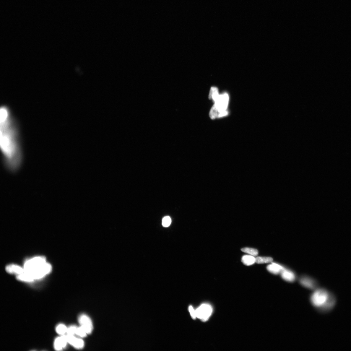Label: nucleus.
Masks as SVG:
<instances>
[{
    "label": "nucleus",
    "instance_id": "23",
    "mask_svg": "<svg viewBox=\"0 0 351 351\" xmlns=\"http://www.w3.org/2000/svg\"><path fill=\"white\" fill-rule=\"evenodd\" d=\"M189 311L191 316L193 319H194L196 317V311H195L192 307L190 306L189 307Z\"/></svg>",
    "mask_w": 351,
    "mask_h": 351
},
{
    "label": "nucleus",
    "instance_id": "21",
    "mask_svg": "<svg viewBox=\"0 0 351 351\" xmlns=\"http://www.w3.org/2000/svg\"><path fill=\"white\" fill-rule=\"evenodd\" d=\"M76 334L81 337H85L87 334L86 331L81 326L77 328Z\"/></svg>",
    "mask_w": 351,
    "mask_h": 351
},
{
    "label": "nucleus",
    "instance_id": "1",
    "mask_svg": "<svg viewBox=\"0 0 351 351\" xmlns=\"http://www.w3.org/2000/svg\"><path fill=\"white\" fill-rule=\"evenodd\" d=\"M0 145L5 167L12 172L21 166L23 154L18 123L10 109L3 105L0 110Z\"/></svg>",
    "mask_w": 351,
    "mask_h": 351
},
{
    "label": "nucleus",
    "instance_id": "10",
    "mask_svg": "<svg viewBox=\"0 0 351 351\" xmlns=\"http://www.w3.org/2000/svg\"><path fill=\"white\" fill-rule=\"evenodd\" d=\"M6 271L11 274H15L19 275L22 274L24 272L23 268L16 264H12L6 266Z\"/></svg>",
    "mask_w": 351,
    "mask_h": 351
},
{
    "label": "nucleus",
    "instance_id": "24",
    "mask_svg": "<svg viewBox=\"0 0 351 351\" xmlns=\"http://www.w3.org/2000/svg\"><path fill=\"white\" fill-rule=\"evenodd\" d=\"M228 112L227 110L220 112L218 116V118H222V117L226 116L228 115Z\"/></svg>",
    "mask_w": 351,
    "mask_h": 351
},
{
    "label": "nucleus",
    "instance_id": "15",
    "mask_svg": "<svg viewBox=\"0 0 351 351\" xmlns=\"http://www.w3.org/2000/svg\"><path fill=\"white\" fill-rule=\"evenodd\" d=\"M219 95L218 90L217 88L215 87L211 88L209 95V99L213 100L214 102Z\"/></svg>",
    "mask_w": 351,
    "mask_h": 351
},
{
    "label": "nucleus",
    "instance_id": "20",
    "mask_svg": "<svg viewBox=\"0 0 351 351\" xmlns=\"http://www.w3.org/2000/svg\"><path fill=\"white\" fill-rule=\"evenodd\" d=\"M171 222L170 217L169 216L164 217L162 220V225L164 227H167L170 226Z\"/></svg>",
    "mask_w": 351,
    "mask_h": 351
},
{
    "label": "nucleus",
    "instance_id": "9",
    "mask_svg": "<svg viewBox=\"0 0 351 351\" xmlns=\"http://www.w3.org/2000/svg\"><path fill=\"white\" fill-rule=\"evenodd\" d=\"M67 342L77 349H81L84 346V342L82 339H77L73 336H66Z\"/></svg>",
    "mask_w": 351,
    "mask_h": 351
},
{
    "label": "nucleus",
    "instance_id": "17",
    "mask_svg": "<svg viewBox=\"0 0 351 351\" xmlns=\"http://www.w3.org/2000/svg\"><path fill=\"white\" fill-rule=\"evenodd\" d=\"M241 251L253 256H256L258 254V250L256 249L245 248L241 249Z\"/></svg>",
    "mask_w": 351,
    "mask_h": 351
},
{
    "label": "nucleus",
    "instance_id": "19",
    "mask_svg": "<svg viewBox=\"0 0 351 351\" xmlns=\"http://www.w3.org/2000/svg\"><path fill=\"white\" fill-rule=\"evenodd\" d=\"M67 329L65 325L60 324L57 326L56 331L58 334L63 335L67 332Z\"/></svg>",
    "mask_w": 351,
    "mask_h": 351
},
{
    "label": "nucleus",
    "instance_id": "8",
    "mask_svg": "<svg viewBox=\"0 0 351 351\" xmlns=\"http://www.w3.org/2000/svg\"><path fill=\"white\" fill-rule=\"evenodd\" d=\"M302 286L311 290H315L317 288V282L314 279L307 276H303L300 280Z\"/></svg>",
    "mask_w": 351,
    "mask_h": 351
},
{
    "label": "nucleus",
    "instance_id": "4",
    "mask_svg": "<svg viewBox=\"0 0 351 351\" xmlns=\"http://www.w3.org/2000/svg\"><path fill=\"white\" fill-rule=\"evenodd\" d=\"M212 311V308L210 305L204 304L196 311V316L203 321H206L209 319Z\"/></svg>",
    "mask_w": 351,
    "mask_h": 351
},
{
    "label": "nucleus",
    "instance_id": "2",
    "mask_svg": "<svg viewBox=\"0 0 351 351\" xmlns=\"http://www.w3.org/2000/svg\"><path fill=\"white\" fill-rule=\"evenodd\" d=\"M25 274L34 280L43 278L52 271L51 265L46 261L44 256H38L29 259L24 263Z\"/></svg>",
    "mask_w": 351,
    "mask_h": 351
},
{
    "label": "nucleus",
    "instance_id": "16",
    "mask_svg": "<svg viewBox=\"0 0 351 351\" xmlns=\"http://www.w3.org/2000/svg\"><path fill=\"white\" fill-rule=\"evenodd\" d=\"M273 261V259L269 257L258 256L256 258V263L259 264L270 263Z\"/></svg>",
    "mask_w": 351,
    "mask_h": 351
},
{
    "label": "nucleus",
    "instance_id": "13",
    "mask_svg": "<svg viewBox=\"0 0 351 351\" xmlns=\"http://www.w3.org/2000/svg\"><path fill=\"white\" fill-rule=\"evenodd\" d=\"M67 341L66 336H63L58 337L55 340L54 343V347L55 349L57 350H61L66 346Z\"/></svg>",
    "mask_w": 351,
    "mask_h": 351
},
{
    "label": "nucleus",
    "instance_id": "7",
    "mask_svg": "<svg viewBox=\"0 0 351 351\" xmlns=\"http://www.w3.org/2000/svg\"><path fill=\"white\" fill-rule=\"evenodd\" d=\"M79 321L81 326L87 334L92 332L93 329L92 324V321L88 317L85 315H81L79 318Z\"/></svg>",
    "mask_w": 351,
    "mask_h": 351
},
{
    "label": "nucleus",
    "instance_id": "6",
    "mask_svg": "<svg viewBox=\"0 0 351 351\" xmlns=\"http://www.w3.org/2000/svg\"><path fill=\"white\" fill-rule=\"evenodd\" d=\"M337 299L335 296L330 292L329 298L326 303L321 307L317 309L321 313H327L332 310L335 306Z\"/></svg>",
    "mask_w": 351,
    "mask_h": 351
},
{
    "label": "nucleus",
    "instance_id": "11",
    "mask_svg": "<svg viewBox=\"0 0 351 351\" xmlns=\"http://www.w3.org/2000/svg\"><path fill=\"white\" fill-rule=\"evenodd\" d=\"M266 269L270 272L273 274L277 275L281 274L285 268L281 265L274 263L268 265Z\"/></svg>",
    "mask_w": 351,
    "mask_h": 351
},
{
    "label": "nucleus",
    "instance_id": "18",
    "mask_svg": "<svg viewBox=\"0 0 351 351\" xmlns=\"http://www.w3.org/2000/svg\"><path fill=\"white\" fill-rule=\"evenodd\" d=\"M220 112L214 105L211 108L209 113V116L212 119L218 118Z\"/></svg>",
    "mask_w": 351,
    "mask_h": 351
},
{
    "label": "nucleus",
    "instance_id": "14",
    "mask_svg": "<svg viewBox=\"0 0 351 351\" xmlns=\"http://www.w3.org/2000/svg\"><path fill=\"white\" fill-rule=\"evenodd\" d=\"M241 261L245 265H251L256 262V258L251 255H245L242 257Z\"/></svg>",
    "mask_w": 351,
    "mask_h": 351
},
{
    "label": "nucleus",
    "instance_id": "12",
    "mask_svg": "<svg viewBox=\"0 0 351 351\" xmlns=\"http://www.w3.org/2000/svg\"><path fill=\"white\" fill-rule=\"evenodd\" d=\"M282 278L284 280L289 282H293L296 279L294 273L289 270L285 269L281 274Z\"/></svg>",
    "mask_w": 351,
    "mask_h": 351
},
{
    "label": "nucleus",
    "instance_id": "5",
    "mask_svg": "<svg viewBox=\"0 0 351 351\" xmlns=\"http://www.w3.org/2000/svg\"><path fill=\"white\" fill-rule=\"evenodd\" d=\"M229 96L227 93L220 95L214 102V105L220 113L225 111L228 107Z\"/></svg>",
    "mask_w": 351,
    "mask_h": 351
},
{
    "label": "nucleus",
    "instance_id": "3",
    "mask_svg": "<svg viewBox=\"0 0 351 351\" xmlns=\"http://www.w3.org/2000/svg\"><path fill=\"white\" fill-rule=\"evenodd\" d=\"M330 292L323 288H317L315 290L310 297L311 304L317 309L326 303L329 298Z\"/></svg>",
    "mask_w": 351,
    "mask_h": 351
},
{
    "label": "nucleus",
    "instance_id": "22",
    "mask_svg": "<svg viewBox=\"0 0 351 351\" xmlns=\"http://www.w3.org/2000/svg\"><path fill=\"white\" fill-rule=\"evenodd\" d=\"M77 329V328L75 326H71L67 329L68 335L73 336L74 334H76Z\"/></svg>",
    "mask_w": 351,
    "mask_h": 351
}]
</instances>
